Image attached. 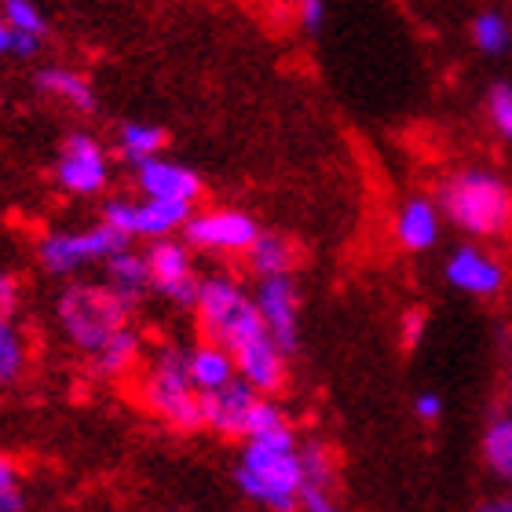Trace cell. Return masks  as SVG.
<instances>
[{"instance_id": "6da1fadb", "label": "cell", "mask_w": 512, "mask_h": 512, "mask_svg": "<svg viewBox=\"0 0 512 512\" xmlns=\"http://www.w3.org/2000/svg\"><path fill=\"white\" fill-rule=\"evenodd\" d=\"M235 487L246 502L271 512L297 509L300 494V436L293 425H278L242 439L235 461Z\"/></svg>"}, {"instance_id": "7a4b0ae2", "label": "cell", "mask_w": 512, "mask_h": 512, "mask_svg": "<svg viewBox=\"0 0 512 512\" xmlns=\"http://www.w3.org/2000/svg\"><path fill=\"white\" fill-rule=\"evenodd\" d=\"M443 220L469 238H502L512 231V187L494 169H461L439 183Z\"/></svg>"}, {"instance_id": "3957f363", "label": "cell", "mask_w": 512, "mask_h": 512, "mask_svg": "<svg viewBox=\"0 0 512 512\" xmlns=\"http://www.w3.org/2000/svg\"><path fill=\"white\" fill-rule=\"evenodd\" d=\"M55 319L77 352L92 355L107 337L128 326L132 308L107 282H70L55 300Z\"/></svg>"}, {"instance_id": "277c9868", "label": "cell", "mask_w": 512, "mask_h": 512, "mask_svg": "<svg viewBox=\"0 0 512 512\" xmlns=\"http://www.w3.org/2000/svg\"><path fill=\"white\" fill-rule=\"evenodd\" d=\"M139 403L147 406L161 425L176 432H198L202 428V395L194 392L183 374V348H161L139 377Z\"/></svg>"}, {"instance_id": "5b68a950", "label": "cell", "mask_w": 512, "mask_h": 512, "mask_svg": "<svg viewBox=\"0 0 512 512\" xmlns=\"http://www.w3.org/2000/svg\"><path fill=\"white\" fill-rule=\"evenodd\" d=\"M191 311H194V319H198L202 337L220 341L224 348H231V344L242 341L246 333L264 326L260 315H256L253 293L231 275H205Z\"/></svg>"}, {"instance_id": "8992f818", "label": "cell", "mask_w": 512, "mask_h": 512, "mask_svg": "<svg viewBox=\"0 0 512 512\" xmlns=\"http://www.w3.org/2000/svg\"><path fill=\"white\" fill-rule=\"evenodd\" d=\"M121 246H132V242L121 231H114L107 220H99V224L81 227V231H52V235H44L41 246H37V260L52 275H77V271H85L92 264H103Z\"/></svg>"}, {"instance_id": "52a82bcc", "label": "cell", "mask_w": 512, "mask_h": 512, "mask_svg": "<svg viewBox=\"0 0 512 512\" xmlns=\"http://www.w3.org/2000/svg\"><path fill=\"white\" fill-rule=\"evenodd\" d=\"M180 235L194 253L246 256L253 238L260 235V224H256V216H249L246 209H235V205H216V209L194 205V213L187 216Z\"/></svg>"}, {"instance_id": "ba28073f", "label": "cell", "mask_w": 512, "mask_h": 512, "mask_svg": "<svg viewBox=\"0 0 512 512\" xmlns=\"http://www.w3.org/2000/svg\"><path fill=\"white\" fill-rule=\"evenodd\" d=\"M191 213L194 205L161 202V198H147V194H139V198H114V202L103 205V220L114 231H121L128 242H136V238L154 242V238L180 235Z\"/></svg>"}, {"instance_id": "9c48e42d", "label": "cell", "mask_w": 512, "mask_h": 512, "mask_svg": "<svg viewBox=\"0 0 512 512\" xmlns=\"http://www.w3.org/2000/svg\"><path fill=\"white\" fill-rule=\"evenodd\" d=\"M147 267H150V293L165 297L176 308H194V297H198V286H202V275L194 267V249L183 242V238H154L147 249Z\"/></svg>"}, {"instance_id": "30bf717a", "label": "cell", "mask_w": 512, "mask_h": 512, "mask_svg": "<svg viewBox=\"0 0 512 512\" xmlns=\"http://www.w3.org/2000/svg\"><path fill=\"white\" fill-rule=\"evenodd\" d=\"M55 183L74 198H92L103 194L110 183V154L96 136L74 132L66 136L59 161H55Z\"/></svg>"}, {"instance_id": "8fae6325", "label": "cell", "mask_w": 512, "mask_h": 512, "mask_svg": "<svg viewBox=\"0 0 512 512\" xmlns=\"http://www.w3.org/2000/svg\"><path fill=\"white\" fill-rule=\"evenodd\" d=\"M256 304V315L264 322V330L278 341L286 355L297 352L300 344V289L293 275H260L256 286L249 289Z\"/></svg>"}, {"instance_id": "7c38bea8", "label": "cell", "mask_w": 512, "mask_h": 512, "mask_svg": "<svg viewBox=\"0 0 512 512\" xmlns=\"http://www.w3.org/2000/svg\"><path fill=\"white\" fill-rule=\"evenodd\" d=\"M227 352L235 355V370L242 381H249L256 392L275 395L286 388L289 381V355L278 348V341L260 326V330L246 333L242 341H235Z\"/></svg>"}, {"instance_id": "4fadbf2b", "label": "cell", "mask_w": 512, "mask_h": 512, "mask_svg": "<svg viewBox=\"0 0 512 512\" xmlns=\"http://www.w3.org/2000/svg\"><path fill=\"white\" fill-rule=\"evenodd\" d=\"M443 278H447L450 289H458L465 297L494 300L505 289V282H509V271H505V264L494 253H487L476 242H465V246H458L447 256Z\"/></svg>"}, {"instance_id": "5bb4252c", "label": "cell", "mask_w": 512, "mask_h": 512, "mask_svg": "<svg viewBox=\"0 0 512 512\" xmlns=\"http://www.w3.org/2000/svg\"><path fill=\"white\" fill-rule=\"evenodd\" d=\"M260 395L264 392H256L253 384L242 381L238 374L213 392H202V428L224 439H246L249 414Z\"/></svg>"}, {"instance_id": "9a60e30c", "label": "cell", "mask_w": 512, "mask_h": 512, "mask_svg": "<svg viewBox=\"0 0 512 512\" xmlns=\"http://www.w3.org/2000/svg\"><path fill=\"white\" fill-rule=\"evenodd\" d=\"M136 169V187L139 194L147 198H161V202H187L198 205L202 198V176L183 165V161H172L165 154H154V158H143L132 165Z\"/></svg>"}, {"instance_id": "2e32d148", "label": "cell", "mask_w": 512, "mask_h": 512, "mask_svg": "<svg viewBox=\"0 0 512 512\" xmlns=\"http://www.w3.org/2000/svg\"><path fill=\"white\" fill-rule=\"evenodd\" d=\"M297 509L333 512L337 509V461L319 439H300V494Z\"/></svg>"}, {"instance_id": "e0dca14e", "label": "cell", "mask_w": 512, "mask_h": 512, "mask_svg": "<svg viewBox=\"0 0 512 512\" xmlns=\"http://www.w3.org/2000/svg\"><path fill=\"white\" fill-rule=\"evenodd\" d=\"M392 235L399 242V249H406V253H428V249H436L439 235H443V213H439L436 198H425V194L406 198L395 209Z\"/></svg>"}, {"instance_id": "ac0fdd59", "label": "cell", "mask_w": 512, "mask_h": 512, "mask_svg": "<svg viewBox=\"0 0 512 512\" xmlns=\"http://www.w3.org/2000/svg\"><path fill=\"white\" fill-rule=\"evenodd\" d=\"M183 374H187V381H191V388L198 395L213 392V388H220V384H227L231 377L238 374L235 355L227 352L220 341H209V337H202L198 344L183 348Z\"/></svg>"}, {"instance_id": "d6986e66", "label": "cell", "mask_w": 512, "mask_h": 512, "mask_svg": "<svg viewBox=\"0 0 512 512\" xmlns=\"http://www.w3.org/2000/svg\"><path fill=\"white\" fill-rule=\"evenodd\" d=\"M103 271H107V282L121 300H125L128 308L136 311V304L150 293V267H147V256L136 253V249L121 246L114 256L103 260Z\"/></svg>"}, {"instance_id": "ffe728a7", "label": "cell", "mask_w": 512, "mask_h": 512, "mask_svg": "<svg viewBox=\"0 0 512 512\" xmlns=\"http://www.w3.org/2000/svg\"><path fill=\"white\" fill-rule=\"evenodd\" d=\"M88 359H92V374L96 377H103V381H121V377L132 374L139 366V359H143V337H139L132 326H121V330L99 344Z\"/></svg>"}, {"instance_id": "44dd1931", "label": "cell", "mask_w": 512, "mask_h": 512, "mask_svg": "<svg viewBox=\"0 0 512 512\" xmlns=\"http://www.w3.org/2000/svg\"><path fill=\"white\" fill-rule=\"evenodd\" d=\"M37 88H41L44 96H52L59 103H66L70 110H77V114H96L99 107L92 81L81 70H70V66H41L37 70Z\"/></svg>"}, {"instance_id": "7402d4cb", "label": "cell", "mask_w": 512, "mask_h": 512, "mask_svg": "<svg viewBox=\"0 0 512 512\" xmlns=\"http://www.w3.org/2000/svg\"><path fill=\"white\" fill-rule=\"evenodd\" d=\"M246 264L256 278L260 275H293L297 267V246L293 238L278 235V231H260L253 246L246 249Z\"/></svg>"}, {"instance_id": "603a6c76", "label": "cell", "mask_w": 512, "mask_h": 512, "mask_svg": "<svg viewBox=\"0 0 512 512\" xmlns=\"http://www.w3.org/2000/svg\"><path fill=\"white\" fill-rule=\"evenodd\" d=\"M483 465L494 480L512 487V410L494 414L483 428Z\"/></svg>"}, {"instance_id": "cb8c5ba5", "label": "cell", "mask_w": 512, "mask_h": 512, "mask_svg": "<svg viewBox=\"0 0 512 512\" xmlns=\"http://www.w3.org/2000/svg\"><path fill=\"white\" fill-rule=\"evenodd\" d=\"M165 143H169V132L161 125H154V121H125V125L118 128V150L125 161H143V158H154V154H161L165 150Z\"/></svg>"}, {"instance_id": "d4e9b609", "label": "cell", "mask_w": 512, "mask_h": 512, "mask_svg": "<svg viewBox=\"0 0 512 512\" xmlns=\"http://www.w3.org/2000/svg\"><path fill=\"white\" fill-rule=\"evenodd\" d=\"M30 366L26 333L15 326V315H0V384H15Z\"/></svg>"}, {"instance_id": "484cf974", "label": "cell", "mask_w": 512, "mask_h": 512, "mask_svg": "<svg viewBox=\"0 0 512 512\" xmlns=\"http://www.w3.org/2000/svg\"><path fill=\"white\" fill-rule=\"evenodd\" d=\"M472 44L480 48L483 55H505L512 48V22L505 19L502 11H480L476 19H472Z\"/></svg>"}, {"instance_id": "4316f807", "label": "cell", "mask_w": 512, "mask_h": 512, "mask_svg": "<svg viewBox=\"0 0 512 512\" xmlns=\"http://www.w3.org/2000/svg\"><path fill=\"white\" fill-rule=\"evenodd\" d=\"M0 15L8 19L11 30L41 37V41H44V33H48V19H44V11L37 8L33 0H0Z\"/></svg>"}, {"instance_id": "83f0119b", "label": "cell", "mask_w": 512, "mask_h": 512, "mask_svg": "<svg viewBox=\"0 0 512 512\" xmlns=\"http://www.w3.org/2000/svg\"><path fill=\"white\" fill-rule=\"evenodd\" d=\"M487 121L502 139H512V81H494L487 88Z\"/></svg>"}, {"instance_id": "f1b7e54d", "label": "cell", "mask_w": 512, "mask_h": 512, "mask_svg": "<svg viewBox=\"0 0 512 512\" xmlns=\"http://www.w3.org/2000/svg\"><path fill=\"white\" fill-rule=\"evenodd\" d=\"M41 52V37H30V33L11 30L8 19L0 15V55H19V59H33Z\"/></svg>"}, {"instance_id": "f546056e", "label": "cell", "mask_w": 512, "mask_h": 512, "mask_svg": "<svg viewBox=\"0 0 512 512\" xmlns=\"http://www.w3.org/2000/svg\"><path fill=\"white\" fill-rule=\"evenodd\" d=\"M425 330H428V315L421 308H410L399 322V344H403V352H414L421 348L425 341Z\"/></svg>"}, {"instance_id": "4dcf8cb0", "label": "cell", "mask_w": 512, "mask_h": 512, "mask_svg": "<svg viewBox=\"0 0 512 512\" xmlns=\"http://www.w3.org/2000/svg\"><path fill=\"white\" fill-rule=\"evenodd\" d=\"M326 15H330L326 0H297V22L308 37H319L322 26H326Z\"/></svg>"}, {"instance_id": "1f68e13d", "label": "cell", "mask_w": 512, "mask_h": 512, "mask_svg": "<svg viewBox=\"0 0 512 512\" xmlns=\"http://www.w3.org/2000/svg\"><path fill=\"white\" fill-rule=\"evenodd\" d=\"M414 414H417V421L432 425V421H439V417L447 414V403H443V395L439 392H417L414 395Z\"/></svg>"}, {"instance_id": "d6a6232c", "label": "cell", "mask_w": 512, "mask_h": 512, "mask_svg": "<svg viewBox=\"0 0 512 512\" xmlns=\"http://www.w3.org/2000/svg\"><path fill=\"white\" fill-rule=\"evenodd\" d=\"M11 487H19V469H15V461L0 454V491H11Z\"/></svg>"}, {"instance_id": "836d02e7", "label": "cell", "mask_w": 512, "mask_h": 512, "mask_svg": "<svg viewBox=\"0 0 512 512\" xmlns=\"http://www.w3.org/2000/svg\"><path fill=\"white\" fill-rule=\"evenodd\" d=\"M483 509H487V512H512V487H509V494H505V498H491Z\"/></svg>"}, {"instance_id": "e575fe53", "label": "cell", "mask_w": 512, "mask_h": 512, "mask_svg": "<svg viewBox=\"0 0 512 512\" xmlns=\"http://www.w3.org/2000/svg\"><path fill=\"white\" fill-rule=\"evenodd\" d=\"M505 395H509V410H512V352H509V370H505Z\"/></svg>"}]
</instances>
